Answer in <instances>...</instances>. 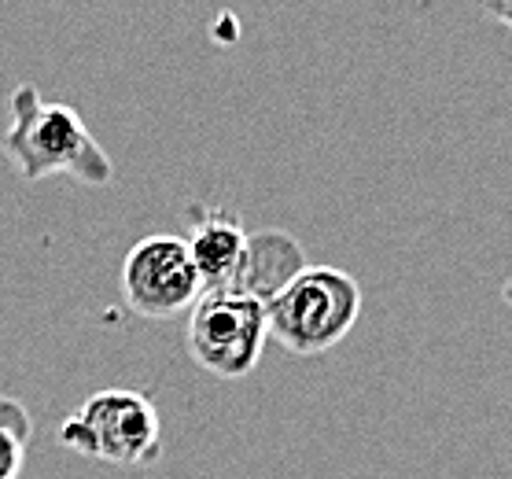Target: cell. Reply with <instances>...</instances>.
<instances>
[{"mask_svg": "<svg viewBox=\"0 0 512 479\" xmlns=\"http://www.w3.org/2000/svg\"><path fill=\"white\" fill-rule=\"evenodd\" d=\"M12 122L0 141L15 174L37 185L45 177L67 174L89 188H104L115 181V163L100 148L82 115L70 104H48L37 85L23 82L12 93Z\"/></svg>", "mask_w": 512, "mask_h": 479, "instance_id": "6da1fadb", "label": "cell"}, {"mask_svg": "<svg viewBox=\"0 0 512 479\" xmlns=\"http://www.w3.org/2000/svg\"><path fill=\"white\" fill-rule=\"evenodd\" d=\"M59 446L122 468L155 465L163 454V417L140 391H96L59 424Z\"/></svg>", "mask_w": 512, "mask_h": 479, "instance_id": "3957f363", "label": "cell"}, {"mask_svg": "<svg viewBox=\"0 0 512 479\" xmlns=\"http://www.w3.org/2000/svg\"><path fill=\"white\" fill-rule=\"evenodd\" d=\"M203 284L181 236H144L122 262V299L137 317L170 321L192 310Z\"/></svg>", "mask_w": 512, "mask_h": 479, "instance_id": "5b68a950", "label": "cell"}, {"mask_svg": "<svg viewBox=\"0 0 512 479\" xmlns=\"http://www.w3.org/2000/svg\"><path fill=\"white\" fill-rule=\"evenodd\" d=\"M185 244H188V255H192V266L199 273L203 292H214V288H229L233 284L240 258H244L247 233L233 211L203 207L199 218L192 222V236H188Z\"/></svg>", "mask_w": 512, "mask_h": 479, "instance_id": "52a82bcc", "label": "cell"}, {"mask_svg": "<svg viewBox=\"0 0 512 479\" xmlns=\"http://www.w3.org/2000/svg\"><path fill=\"white\" fill-rule=\"evenodd\" d=\"M266 339V306L233 288L203 292L188 310V354L218 380H240L258 369Z\"/></svg>", "mask_w": 512, "mask_h": 479, "instance_id": "277c9868", "label": "cell"}, {"mask_svg": "<svg viewBox=\"0 0 512 479\" xmlns=\"http://www.w3.org/2000/svg\"><path fill=\"white\" fill-rule=\"evenodd\" d=\"M303 269H306V251L295 236L284 233V229H258V233H247L244 258H240V269H236L229 288L240 295H251V299H258V303L266 306Z\"/></svg>", "mask_w": 512, "mask_h": 479, "instance_id": "8992f818", "label": "cell"}, {"mask_svg": "<svg viewBox=\"0 0 512 479\" xmlns=\"http://www.w3.org/2000/svg\"><path fill=\"white\" fill-rule=\"evenodd\" d=\"M487 8L498 15L505 26H512V0H487Z\"/></svg>", "mask_w": 512, "mask_h": 479, "instance_id": "9c48e42d", "label": "cell"}, {"mask_svg": "<svg viewBox=\"0 0 512 479\" xmlns=\"http://www.w3.org/2000/svg\"><path fill=\"white\" fill-rule=\"evenodd\" d=\"M361 314L358 281L336 266H306L295 281L266 303L269 336L291 354H325L347 339Z\"/></svg>", "mask_w": 512, "mask_h": 479, "instance_id": "7a4b0ae2", "label": "cell"}, {"mask_svg": "<svg viewBox=\"0 0 512 479\" xmlns=\"http://www.w3.org/2000/svg\"><path fill=\"white\" fill-rule=\"evenodd\" d=\"M26 435H30L26 413L12 421L0 417V479H19L26 465Z\"/></svg>", "mask_w": 512, "mask_h": 479, "instance_id": "ba28073f", "label": "cell"}]
</instances>
